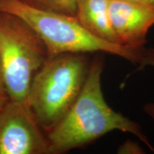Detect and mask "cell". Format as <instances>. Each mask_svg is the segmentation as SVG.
<instances>
[{
    "mask_svg": "<svg viewBox=\"0 0 154 154\" xmlns=\"http://www.w3.org/2000/svg\"><path fill=\"white\" fill-rule=\"evenodd\" d=\"M103 67V56H95L76 101L64 117L47 131L49 153H63L82 147L116 130L134 135L154 152L140 125L113 110L106 101L101 88Z\"/></svg>",
    "mask_w": 154,
    "mask_h": 154,
    "instance_id": "obj_1",
    "label": "cell"
},
{
    "mask_svg": "<svg viewBox=\"0 0 154 154\" xmlns=\"http://www.w3.org/2000/svg\"><path fill=\"white\" fill-rule=\"evenodd\" d=\"M91 62L84 53L48 56L34 75L27 104L46 132L56 126L74 105L85 84Z\"/></svg>",
    "mask_w": 154,
    "mask_h": 154,
    "instance_id": "obj_2",
    "label": "cell"
},
{
    "mask_svg": "<svg viewBox=\"0 0 154 154\" xmlns=\"http://www.w3.org/2000/svg\"><path fill=\"white\" fill-rule=\"evenodd\" d=\"M0 11L19 17L27 23L45 44L48 56L62 53H109L137 64L138 50L96 37L76 17L37 9L19 0H1Z\"/></svg>",
    "mask_w": 154,
    "mask_h": 154,
    "instance_id": "obj_3",
    "label": "cell"
},
{
    "mask_svg": "<svg viewBox=\"0 0 154 154\" xmlns=\"http://www.w3.org/2000/svg\"><path fill=\"white\" fill-rule=\"evenodd\" d=\"M47 57L45 44L27 23L0 11V67L9 99L27 103L31 83Z\"/></svg>",
    "mask_w": 154,
    "mask_h": 154,
    "instance_id": "obj_4",
    "label": "cell"
},
{
    "mask_svg": "<svg viewBox=\"0 0 154 154\" xmlns=\"http://www.w3.org/2000/svg\"><path fill=\"white\" fill-rule=\"evenodd\" d=\"M27 103L9 99L0 115V154H47V136Z\"/></svg>",
    "mask_w": 154,
    "mask_h": 154,
    "instance_id": "obj_5",
    "label": "cell"
},
{
    "mask_svg": "<svg viewBox=\"0 0 154 154\" xmlns=\"http://www.w3.org/2000/svg\"><path fill=\"white\" fill-rule=\"evenodd\" d=\"M109 16L119 43L131 49L145 47L154 26V7L136 0H109Z\"/></svg>",
    "mask_w": 154,
    "mask_h": 154,
    "instance_id": "obj_6",
    "label": "cell"
},
{
    "mask_svg": "<svg viewBox=\"0 0 154 154\" xmlns=\"http://www.w3.org/2000/svg\"><path fill=\"white\" fill-rule=\"evenodd\" d=\"M109 2V0H76L75 17L83 27L96 37L110 43L120 44L111 26Z\"/></svg>",
    "mask_w": 154,
    "mask_h": 154,
    "instance_id": "obj_7",
    "label": "cell"
},
{
    "mask_svg": "<svg viewBox=\"0 0 154 154\" xmlns=\"http://www.w3.org/2000/svg\"><path fill=\"white\" fill-rule=\"evenodd\" d=\"M24 5L41 10L76 15V0H19Z\"/></svg>",
    "mask_w": 154,
    "mask_h": 154,
    "instance_id": "obj_8",
    "label": "cell"
},
{
    "mask_svg": "<svg viewBox=\"0 0 154 154\" xmlns=\"http://www.w3.org/2000/svg\"><path fill=\"white\" fill-rule=\"evenodd\" d=\"M138 64L141 67H154V49L153 48H141L139 50ZM146 114L154 120V103H149L143 106Z\"/></svg>",
    "mask_w": 154,
    "mask_h": 154,
    "instance_id": "obj_9",
    "label": "cell"
},
{
    "mask_svg": "<svg viewBox=\"0 0 154 154\" xmlns=\"http://www.w3.org/2000/svg\"><path fill=\"white\" fill-rule=\"evenodd\" d=\"M9 99V96L7 95L0 96V115H1V113L2 111L4 106H5V105L6 104V103H7Z\"/></svg>",
    "mask_w": 154,
    "mask_h": 154,
    "instance_id": "obj_10",
    "label": "cell"
},
{
    "mask_svg": "<svg viewBox=\"0 0 154 154\" xmlns=\"http://www.w3.org/2000/svg\"><path fill=\"white\" fill-rule=\"evenodd\" d=\"M2 95H7V94L6 93L5 86H4L2 76L1 67H0V96H2Z\"/></svg>",
    "mask_w": 154,
    "mask_h": 154,
    "instance_id": "obj_11",
    "label": "cell"
},
{
    "mask_svg": "<svg viewBox=\"0 0 154 154\" xmlns=\"http://www.w3.org/2000/svg\"><path fill=\"white\" fill-rule=\"evenodd\" d=\"M136 1H138L140 2L147 4V5L152 6V7H154V0H136Z\"/></svg>",
    "mask_w": 154,
    "mask_h": 154,
    "instance_id": "obj_12",
    "label": "cell"
},
{
    "mask_svg": "<svg viewBox=\"0 0 154 154\" xmlns=\"http://www.w3.org/2000/svg\"><path fill=\"white\" fill-rule=\"evenodd\" d=\"M0 1H1V0H0Z\"/></svg>",
    "mask_w": 154,
    "mask_h": 154,
    "instance_id": "obj_13",
    "label": "cell"
}]
</instances>
